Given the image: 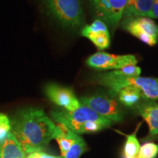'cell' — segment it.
<instances>
[{
	"mask_svg": "<svg viewBox=\"0 0 158 158\" xmlns=\"http://www.w3.org/2000/svg\"><path fill=\"white\" fill-rule=\"evenodd\" d=\"M56 124L37 108H27L17 112L11 121V133L26 155L42 152L54 139Z\"/></svg>",
	"mask_w": 158,
	"mask_h": 158,
	"instance_id": "cell-1",
	"label": "cell"
},
{
	"mask_svg": "<svg viewBox=\"0 0 158 158\" xmlns=\"http://www.w3.org/2000/svg\"><path fill=\"white\" fill-rule=\"evenodd\" d=\"M92 80L106 87L108 93L115 98L120 89L130 86L139 89L143 99L158 100V78L123 76L115 70L97 75Z\"/></svg>",
	"mask_w": 158,
	"mask_h": 158,
	"instance_id": "cell-2",
	"label": "cell"
},
{
	"mask_svg": "<svg viewBox=\"0 0 158 158\" xmlns=\"http://www.w3.org/2000/svg\"><path fill=\"white\" fill-rule=\"evenodd\" d=\"M48 14L62 27L77 29L84 23L81 0H43Z\"/></svg>",
	"mask_w": 158,
	"mask_h": 158,
	"instance_id": "cell-3",
	"label": "cell"
},
{
	"mask_svg": "<svg viewBox=\"0 0 158 158\" xmlns=\"http://www.w3.org/2000/svg\"><path fill=\"white\" fill-rule=\"evenodd\" d=\"M81 104L87 106L102 117L112 122H122L124 113L122 105L118 99L108 93H95L81 97L79 99Z\"/></svg>",
	"mask_w": 158,
	"mask_h": 158,
	"instance_id": "cell-4",
	"label": "cell"
},
{
	"mask_svg": "<svg viewBox=\"0 0 158 158\" xmlns=\"http://www.w3.org/2000/svg\"><path fill=\"white\" fill-rule=\"evenodd\" d=\"M51 115L57 124H63L76 134H78L79 129L88 122H111L82 104L78 108L72 111H69L63 108L60 110H52L51 112Z\"/></svg>",
	"mask_w": 158,
	"mask_h": 158,
	"instance_id": "cell-5",
	"label": "cell"
},
{
	"mask_svg": "<svg viewBox=\"0 0 158 158\" xmlns=\"http://www.w3.org/2000/svg\"><path fill=\"white\" fill-rule=\"evenodd\" d=\"M122 27L149 46H154L158 43V26L150 18L124 19Z\"/></svg>",
	"mask_w": 158,
	"mask_h": 158,
	"instance_id": "cell-6",
	"label": "cell"
},
{
	"mask_svg": "<svg viewBox=\"0 0 158 158\" xmlns=\"http://www.w3.org/2000/svg\"><path fill=\"white\" fill-rule=\"evenodd\" d=\"M137 62L134 55H115L104 51L92 54L86 60L88 66L97 70H118L128 65H136Z\"/></svg>",
	"mask_w": 158,
	"mask_h": 158,
	"instance_id": "cell-7",
	"label": "cell"
},
{
	"mask_svg": "<svg viewBox=\"0 0 158 158\" xmlns=\"http://www.w3.org/2000/svg\"><path fill=\"white\" fill-rule=\"evenodd\" d=\"M100 20L116 29L122 19L127 0H89Z\"/></svg>",
	"mask_w": 158,
	"mask_h": 158,
	"instance_id": "cell-8",
	"label": "cell"
},
{
	"mask_svg": "<svg viewBox=\"0 0 158 158\" xmlns=\"http://www.w3.org/2000/svg\"><path fill=\"white\" fill-rule=\"evenodd\" d=\"M45 93L51 101L69 111L76 110L81 106L79 99L70 88L51 83L45 86Z\"/></svg>",
	"mask_w": 158,
	"mask_h": 158,
	"instance_id": "cell-9",
	"label": "cell"
},
{
	"mask_svg": "<svg viewBox=\"0 0 158 158\" xmlns=\"http://www.w3.org/2000/svg\"><path fill=\"white\" fill-rule=\"evenodd\" d=\"M138 114L147 122L149 129V135H158V103L155 100L142 99L135 106Z\"/></svg>",
	"mask_w": 158,
	"mask_h": 158,
	"instance_id": "cell-10",
	"label": "cell"
},
{
	"mask_svg": "<svg viewBox=\"0 0 158 158\" xmlns=\"http://www.w3.org/2000/svg\"><path fill=\"white\" fill-rule=\"evenodd\" d=\"M155 0H127L124 7L122 19L129 18H152V8Z\"/></svg>",
	"mask_w": 158,
	"mask_h": 158,
	"instance_id": "cell-11",
	"label": "cell"
},
{
	"mask_svg": "<svg viewBox=\"0 0 158 158\" xmlns=\"http://www.w3.org/2000/svg\"><path fill=\"white\" fill-rule=\"evenodd\" d=\"M26 156L21 146L11 132L5 141L0 143V158H25Z\"/></svg>",
	"mask_w": 158,
	"mask_h": 158,
	"instance_id": "cell-12",
	"label": "cell"
},
{
	"mask_svg": "<svg viewBox=\"0 0 158 158\" xmlns=\"http://www.w3.org/2000/svg\"><path fill=\"white\" fill-rule=\"evenodd\" d=\"M77 134L71 131L63 124H57L54 130V139H56L63 157L73 143Z\"/></svg>",
	"mask_w": 158,
	"mask_h": 158,
	"instance_id": "cell-13",
	"label": "cell"
},
{
	"mask_svg": "<svg viewBox=\"0 0 158 158\" xmlns=\"http://www.w3.org/2000/svg\"><path fill=\"white\" fill-rule=\"evenodd\" d=\"M116 98L122 106L126 107H135L143 99L141 91L134 86H126L118 92Z\"/></svg>",
	"mask_w": 158,
	"mask_h": 158,
	"instance_id": "cell-14",
	"label": "cell"
},
{
	"mask_svg": "<svg viewBox=\"0 0 158 158\" xmlns=\"http://www.w3.org/2000/svg\"><path fill=\"white\" fill-rule=\"evenodd\" d=\"M141 125V123L138 124L135 131L129 135L122 133L120 131H117L118 133L122 134L127 138L124 147V156L125 158H137V155L139 151L140 147H141L137 138V132Z\"/></svg>",
	"mask_w": 158,
	"mask_h": 158,
	"instance_id": "cell-15",
	"label": "cell"
},
{
	"mask_svg": "<svg viewBox=\"0 0 158 158\" xmlns=\"http://www.w3.org/2000/svg\"><path fill=\"white\" fill-rule=\"evenodd\" d=\"M108 32V29L106 23L100 19L94 21L91 24L84 26L81 30V35L89 40L96 35Z\"/></svg>",
	"mask_w": 158,
	"mask_h": 158,
	"instance_id": "cell-16",
	"label": "cell"
},
{
	"mask_svg": "<svg viewBox=\"0 0 158 158\" xmlns=\"http://www.w3.org/2000/svg\"><path fill=\"white\" fill-rule=\"evenodd\" d=\"M86 150H87V145H86L84 138L77 134L73 143L72 144L67 153L62 157L80 158L83 154L86 152Z\"/></svg>",
	"mask_w": 158,
	"mask_h": 158,
	"instance_id": "cell-17",
	"label": "cell"
},
{
	"mask_svg": "<svg viewBox=\"0 0 158 158\" xmlns=\"http://www.w3.org/2000/svg\"><path fill=\"white\" fill-rule=\"evenodd\" d=\"M158 155V143L147 142L140 147L137 158H155Z\"/></svg>",
	"mask_w": 158,
	"mask_h": 158,
	"instance_id": "cell-18",
	"label": "cell"
},
{
	"mask_svg": "<svg viewBox=\"0 0 158 158\" xmlns=\"http://www.w3.org/2000/svg\"><path fill=\"white\" fill-rule=\"evenodd\" d=\"M11 132V122L8 116L0 113V143L7 137Z\"/></svg>",
	"mask_w": 158,
	"mask_h": 158,
	"instance_id": "cell-19",
	"label": "cell"
},
{
	"mask_svg": "<svg viewBox=\"0 0 158 158\" xmlns=\"http://www.w3.org/2000/svg\"><path fill=\"white\" fill-rule=\"evenodd\" d=\"M89 40L99 50H104V49L108 48L110 45L109 33H104V34L96 35Z\"/></svg>",
	"mask_w": 158,
	"mask_h": 158,
	"instance_id": "cell-20",
	"label": "cell"
},
{
	"mask_svg": "<svg viewBox=\"0 0 158 158\" xmlns=\"http://www.w3.org/2000/svg\"><path fill=\"white\" fill-rule=\"evenodd\" d=\"M25 158H62V157L58 156L51 155L43 152H35L31 153L29 155L26 156Z\"/></svg>",
	"mask_w": 158,
	"mask_h": 158,
	"instance_id": "cell-21",
	"label": "cell"
},
{
	"mask_svg": "<svg viewBox=\"0 0 158 158\" xmlns=\"http://www.w3.org/2000/svg\"><path fill=\"white\" fill-rule=\"evenodd\" d=\"M152 14L153 19H158V1H155L152 8Z\"/></svg>",
	"mask_w": 158,
	"mask_h": 158,
	"instance_id": "cell-22",
	"label": "cell"
},
{
	"mask_svg": "<svg viewBox=\"0 0 158 158\" xmlns=\"http://www.w3.org/2000/svg\"><path fill=\"white\" fill-rule=\"evenodd\" d=\"M155 1H158V0H155Z\"/></svg>",
	"mask_w": 158,
	"mask_h": 158,
	"instance_id": "cell-23",
	"label": "cell"
}]
</instances>
